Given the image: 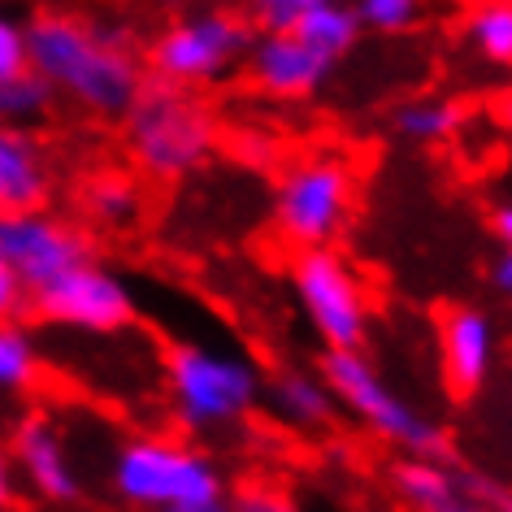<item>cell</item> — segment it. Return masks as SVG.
Instances as JSON below:
<instances>
[{
  "label": "cell",
  "mask_w": 512,
  "mask_h": 512,
  "mask_svg": "<svg viewBox=\"0 0 512 512\" xmlns=\"http://www.w3.org/2000/svg\"><path fill=\"white\" fill-rule=\"evenodd\" d=\"M27 70L96 118L126 113L144 87V66L118 35L96 31L87 18L48 9L27 22Z\"/></svg>",
  "instance_id": "1"
},
{
  "label": "cell",
  "mask_w": 512,
  "mask_h": 512,
  "mask_svg": "<svg viewBox=\"0 0 512 512\" xmlns=\"http://www.w3.org/2000/svg\"><path fill=\"white\" fill-rule=\"evenodd\" d=\"M126 118V148L148 178L174 183L200 170L217 148V118L204 100L170 83H144L131 100Z\"/></svg>",
  "instance_id": "2"
},
{
  "label": "cell",
  "mask_w": 512,
  "mask_h": 512,
  "mask_svg": "<svg viewBox=\"0 0 512 512\" xmlns=\"http://www.w3.org/2000/svg\"><path fill=\"white\" fill-rule=\"evenodd\" d=\"M170 404L187 430H222L235 426L261 404V369L248 356L226 348L183 343L165 361Z\"/></svg>",
  "instance_id": "3"
},
{
  "label": "cell",
  "mask_w": 512,
  "mask_h": 512,
  "mask_svg": "<svg viewBox=\"0 0 512 512\" xmlns=\"http://www.w3.org/2000/svg\"><path fill=\"white\" fill-rule=\"evenodd\" d=\"M113 486L126 504L170 512L222 504V473L204 452L178 439H131L113 460Z\"/></svg>",
  "instance_id": "4"
},
{
  "label": "cell",
  "mask_w": 512,
  "mask_h": 512,
  "mask_svg": "<svg viewBox=\"0 0 512 512\" xmlns=\"http://www.w3.org/2000/svg\"><path fill=\"white\" fill-rule=\"evenodd\" d=\"M356 204V174L339 157H309L296 161L278 178L274 191V226L300 252L330 248L352 217Z\"/></svg>",
  "instance_id": "5"
},
{
  "label": "cell",
  "mask_w": 512,
  "mask_h": 512,
  "mask_svg": "<svg viewBox=\"0 0 512 512\" xmlns=\"http://www.w3.org/2000/svg\"><path fill=\"white\" fill-rule=\"evenodd\" d=\"M322 382L335 395V404L356 413L382 439L408 447L413 456H430V460L443 456L447 447L443 430L430 417H421L395 387H387V378L365 361V352H326Z\"/></svg>",
  "instance_id": "6"
},
{
  "label": "cell",
  "mask_w": 512,
  "mask_h": 512,
  "mask_svg": "<svg viewBox=\"0 0 512 512\" xmlns=\"http://www.w3.org/2000/svg\"><path fill=\"white\" fill-rule=\"evenodd\" d=\"M291 287L304 317H309L313 335L326 343V352H361L369 335V300L365 283L343 261L335 248L296 252L291 261Z\"/></svg>",
  "instance_id": "7"
},
{
  "label": "cell",
  "mask_w": 512,
  "mask_h": 512,
  "mask_svg": "<svg viewBox=\"0 0 512 512\" xmlns=\"http://www.w3.org/2000/svg\"><path fill=\"white\" fill-rule=\"evenodd\" d=\"M252 31L239 14L226 9H204V14L178 18L170 31L152 44V74L170 87H204L226 79L230 70L248 57Z\"/></svg>",
  "instance_id": "8"
},
{
  "label": "cell",
  "mask_w": 512,
  "mask_h": 512,
  "mask_svg": "<svg viewBox=\"0 0 512 512\" xmlns=\"http://www.w3.org/2000/svg\"><path fill=\"white\" fill-rule=\"evenodd\" d=\"M35 309L44 322L83 330V335H118L122 326L135 322V296L122 274H113L100 261H79L57 283L35 291Z\"/></svg>",
  "instance_id": "9"
},
{
  "label": "cell",
  "mask_w": 512,
  "mask_h": 512,
  "mask_svg": "<svg viewBox=\"0 0 512 512\" xmlns=\"http://www.w3.org/2000/svg\"><path fill=\"white\" fill-rule=\"evenodd\" d=\"M87 261V243L70 222L53 213H5L0 217V265L22 291H44L66 270Z\"/></svg>",
  "instance_id": "10"
},
{
  "label": "cell",
  "mask_w": 512,
  "mask_h": 512,
  "mask_svg": "<svg viewBox=\"0 0 512 512\" xmlns=\"http://www.w3.org/2000/svg\"><path fill=\"white\" fill-rule=\"evenodd\" d=\"M335 70V61H326L322 53H313L296 31H278V35H256L248 44V74L265 96L274 100H304L317 96Z\"/></svg>",
  "instance_id": "11"
},
{
  "label": "cell",
  "mask_w": 512,
  "mask_h": 512,
  "mask_svg": "<svg viewBox=\"0 0 512 512\" xmlns=\"http://www.w3.org/2000/svg\"><path fill=\"white\" fill-rule=\"evenodd\" d=\"M439 365L452 395H473L486 387L495 365V322L486 309L456 304L439 322Z\"/></svg>",
  "instance_id": "12"
},
{
  "label": "cell",
  "mask_w": 512,
  "mask_h": 512,
  "mask_svg": "<svg viewBox=\"0 0 512 512\" xmlns=\"http://www.w3.org/2000/svg\"><path fill=\"white\" fill-rule=\"evenodd\" d=\"M53 196V165L40 139L18 126H0V217L44 213Z\"/></svg>",
  "instance_id": "13"
},
{
  "label": "cell",
  "mask_w": 512,
  "mask_h": 512,
  "mask_svg": "<svg viewBox=\"0 0 512 512\" xmlns=\"http://www.w3.org/2000/svg\"><path fill=\"white\" fill-rule=\"evenodd\" d=\"M14 456L27 482L44 499H74L79 495V473L70 465V452L61 443L57 426L48 417H27L14 434Z\"/></svg>",
  "instance_id": "14"
},
{
  "label": "cell",
  "mask_w": 512,
  "mask_h": 512,
  "mask_svg": "<svg viewBox=\"0 0 512 512\" xmlns=\"http://www.w3.org/2000/svg\"><path fill=\"white\" fill-rule=\"evenodd\" d=\"M270 404L291 426H326L335 413V395L326 391L322 374H304V369H283L270 382Z\"/></svg>",
  "instance_id": "15"
},
{
  "label": "cell",
  "mask_w": 512,
  "mask_h": 512,
  "mask_svg": "<svg viewBox=\"0 0 512 512\" xmlns=\"http://www.w3.org/2000/svg\"><path fill=\"white\" fill-rule=\"evenodd\" d=\"M391 482H395V495H400L408 508H417V512H447L452 504H460L456 499V478L430 456L400 460V465L391 469Z\"/></svg>",
  "instance_id": "16"
},
{
  "label": "cell",
  "mask_w": 512,
  "mask_h": 512,
  "mask_svg": "<svg viewBox=\"0 0 512 512\" xmlns=\"http://www.w3.org/2000/svg\"><path fill=\"white\" fill-rule=\"evenodd\" d=\"M296 35L313 53H322L326 61H343L361 40V22H356L352 5L339 0V5H317L296 22Z\"/></svg>",
  "instance_id": "17"
},
{
  "label": "cell",
  "mask_w": 512,
  "mask_h": 512,
  "mask_svg": "<svg viewBox=\"0 0 512 512\" xmlns=\"http://www.w3.org/2000/svg\"><path fill=\"white\" fill-rule=\"evenodd\" d=\"M391 122H395V135L408 139V144H443V139H452L460 131L465 109L443 96H421L395 109Z\"/></svg>",
  "instance_id": "18"
},
{
  "label": "cell",
  "mask_w": 512,
  "mask_h": 512,
  "mask_svg": "<svg viewBox=\"0 0 512 512\" xmlns=\"http://www.w3.org/2000/svg\"><path fill=\"white\" fill-rule=\"evenodd\" d=\"M83 209L92 213V222L118 230V226H131L135 217L144 213V196H139L135 178H126V174H100L83 191Z\"/></svg>",
  "instance_id": "19"
},
{
  "label": "cell",
  "mask_w": 512,
  "mask_h": 512,
  "mask_svg": "<svg viewBox=\"0 0 512 512\" xmlns=\"http://www.w3.org/2000/svg\"><path fill=\"white\" fill-rule=\"evenodd\" d=\"M465 35H469L473 53H478L486 66L508 70V61H512V5L508 0H482V5L469 14Z\"/></svg>",
  "instance_id": "20"
},
{
  "label": "cell",
  "mask_w": 512,
  "mask_h": 512,
  "mask_svg": "<svg viewBox=\"0 0 512 512\" xmlns=\"http://www.w3.org/2000/svg\"><path fill=\"white\" fill-rule=\"evenodd\" d=\"M48 109H53V87H48L40 74L22 70V74H14V79L0 87V126L31 131L35 122L48 118Z\"/></svg>",
  "instance_id": "21"
},
{
  "label": "cell",
  "mask_w": 512,
  "mask_h": 512,
  "mask_svg": "<svg viewBox=\"0 0 512 512\" xmlns=\"http://www.w3.org/2000/svg\"><path fill=\"white\" fill-rule=\"evenodd\" d=\"M40 374V348L18 322H0V391H27Z\"/></svg>",
  "instance_id": "22"
},
{
  "label": "cell",
  "mask_w": 512,
  "mask_h": 512,
  "mask_svg": "<svg viewBox=\"0 0 512 512\" xmlns=\"http://www.w3.org/2000/svg\"><path fill=\"white\" fill-rule=\"evenodd\" d=\"M352 14L378 35H404L426 18V0H352Z\"/></svg>",
  "instance_id": "23"
},
{
  "label": "cell",
  "mask_w": 512,
  "mask_h": 512,
  "mask_svg": "<svg viewBox=\"0 0 512 512\" xmlns=\"http://www.w3.org/2000/svg\"><path fill=\"white\" fill-rule=\"evenodd\" d=\"M317 5H339V0H252V22L261 27V35L296 31V22Z\"/></svg>",
  "instance_id": "24"
},
{
  "label": "cell",
  "mask_w": 512,
  "mask_h": 512,
  "mask_svg": "<svg viewBox=\"0 0 512 512\" xmlns=\"http://www.w3.org/2000/svg\"><path fill=\"white\" fill-rule=\"evenodd\" d=\"M27 70V22L0 14V87Z\"/></svg>",
  "instance_id": "25"
},
{
  "label": "cell",
  "mask_w": 512,
  "mask_h": 512,
  "mask_svg": "<svg viewBox=\"0 0 512 512\" xmlns=\"http://www.w3.org/2000/svg\"><path fill=\"white\" fill-rule=\"evenodd\" d=\"M230 512H300V508L291 504L283 491H265V486H256V491H243Z\"/></svg>",
  "instance_id": "26"
},
{
  "label": "cell",
  "mask_w": 512,
  "mask_h": 512,
  "mask_svg": "<svg viewBox=\"0 0 512 512\" xmlns=\"http://www.w3.org/2000/svg\"><path fill=\"white\" fill-rule=\"evenodd\" d=\"M22 296H27V291L18 287V278L0 265V322H14V313L22 309Z\"/></svg>",
  "instance_id": "27"
},
{
  "label": "cell",
  "mask_w": 512,
  "mask_h": 512,
  "mask_svg": "<svg viewBox=\"0 0 512 512\" xmlns=\"http://www.w3.org/2000/svg\"><path fill=\"white\" fill-rule=\"evenodd\" d=\"M491 287L499 291V296H508L512 291V252L508 248H499L495 261H491Z\"/></svg>",
  "instance_id": "28"
},
{
  "label": "cell",
  "mask_w": 512,
  "mask_h": 512,
  "mask_svg": "<svg viewBox=\"0 0 512 512\" xmlns=\"http://www.w3.org/2000/svg\"><path fill=\"white\" fill-rule=\"evenodd\" d=\"M491 230H495V243L499 248H508L512 243V204H495V213H491Z\"/></svg>",
  "instance_id": "29"
},
{
  "label": "cell",
  "mask_w": 512,
  "mask_h": 512,
  "mask_svg": "<svg viewBox=\"0 0 512 512\" xmlns=\"http://www.w3.org/2000/svg\"><path fill=\"white\" fill-rule=\"evenodd\" d=\"M14 499V465L5 460V452H0V508Z\"/></svg>",
  "instance_id": "30"
},
{
  "label": "cell",
  "mask_w": 512,
  "mask_h": 512,
  "mask_svg": "<svg viewBox=\"0 0 512 512\" xmlns=\"http://www.w3.org/2000/svg\"><path fill=\"white\" fill-rule=\"evenodd\" d=\"M447 512H486V508H469V504H452Z\"/></svg>",
  "instance_id": "31"
},
{
  "label": "cell",
  "mask_w": 512,
  "mask_h": 512,
  "mask_svg": "<svg viewBox=\"0 0 512 512\" xmlns=\"http://www.w3.org/2000/svg\"><path fill=\"white\" fill-rule=\"evenodd\" d=\"M213 508V504H209ZM209 508H170V512H209Z\"/></svg>",
  "instance_id": "32"
},
{
  "label": "cell",
  "mask_w": 512,
  "mask_h": 512,
  "mask_svg": "<svg viewBox=\"0 0 512 512\" xmlns=\"http://www.w3.org/2000/svg\"><path fill=\"white\" fill-rule=\"evenodd\" d=\"M209 512H230V504H213V508H209Z\"/></svg>",
  "instance_id": "33"
}]
</instances>
